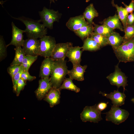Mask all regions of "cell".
<instances>
[{"instance_id":"23","label":"cell","mask_w":134,"mask_h":134,"mask_svg":"<svg viewBox=\"0 0 134 134\" xmlns=\"http://www.w3.org/2000/svg\"><path fill=\"white\" fill-rule=\"evenodd\" d=\"M99 44L91 37H88L85 39L83 44L81 47L83 51H95L100 49Z\"/></svg>"},{"instance_id":"9","label":"cell","mask_w":134,"mask_h":134,"mask_svg":"<svg viewBox=\"0 0 134 134\" xmlns=\"http://www.w3.org/2000/svg\"><path fill=\"white\" fill-rule=\"evenodd\" d=\"M72 46V43L71 42L56 44L50 57L54 61L65 60L68 51Z\"/></svg>"},{"instance_id":"15","label":"cell","mask_w":134,"mask_h":134,"mask_svg":"<svg viewBox=\"0 0 134 134\" xmlns=\"http://www.w3.org/2000/svg\"><path fill=\"white\" fill-rule=\"evenodd\" d=\"M60 90L59 88L52 87L44 98V100L47 102L50 107L59 103L60 99Z\"/></svg>"},{"instance_id":"24","label":"cell","mask_w":134,"mask_h":134,"mask_svg":"<svg viewBox=\"0 0 134 134\" xmlns=\"http://www.w3.org/2000/svg\"><path fill=\"white\" fill-rule=\"evenodd\" d=\"M94 27L93 25L89 24L81 27L74 32L75 34L82 40H84L93 33Z\"/></svg>"},{"instance_id":"28","label":"cell","mask_w":134,"mask_h":134,"mask_svg":"<svg viewBox=\"0 0 134 134\" xmlns=\"http://www.w3.org/2000/svg\"><path fill=\"white\" fill-rule=\"evenodd\" d=\"M38 56L25 55L21 65L23 67L24 71H28L31 66L37 59Z\"/></svg>"},{"instance_id":"25","label":"cell","mask_w":134,"mask_h":134,"mask_svg":"<svg viewBox=\"0 0 134 134\" xmlns=\"http://www.w3.org/2000/svg\"><path fill=\"white\" fill-rule=\"evenodd\" d=\"M15 56L10 65H21L25 56L24 52L21 46L16 47L14 48Z\"/></svg>"},{"instance_id":"38","label":"cell","mask_w":134,"mask_h":134,"mask_svg":"<svg viewBox=\"0 0 134 134\" xmlns=\"http://www.w3.org/2000/svg\"><path fill=\"white\" fill-rule=\"evenodd\" d=\"M108 102H100L97 105L96 107L98 110L101 111L104 110L107 107Z\"/></svg>"},{"instance_id":"35","label":"cell","mask_w":134,"mask_h":134,"mask_svg":"<svg viewBox=\"0 0 134 134\" xmlns=\"http://www.w3.org/2000/svg\"><path fill=\"white\" fill-rule=\"evenodd\" d=\"M21 78L25 81H32L36 78L35 76L31 75L28 71L24 70L21 75Z\"/></svg>"},{"instance_id":"21","label":"cell","mask_w":134,"mask_h":134,"mask_svg":"<svg viewBox=\"0 0 134 134\" xmlns=\"http://www.w3.org/2000/svg\"><path fill=\"white\" fill-rule=\"evenodd\" d=\"M108 44L112 46L113 48L118 47L123 43V37L120 34L114 31L107 37Z\"/></svg>"},{"instance_id":"12","label":"cell","mask_w":134,"mask_h":134,"mask_svg":"<svg viewBox=\"0 0 134 134\" xmlns=\"http://www.w3.org/2000/svg\"><path fill=\"white\" fill-rule=\"evenodd\" d=\"M12 27V37L10 42L6 45L7 47L10 45H13L16 47L23 45L24 40L23 39V34L25 31L21 30L17 27L13 22L11 23Z\"/></svg>"},{"instance_id":"6","label":"cell","mask_w":134,"mask_h":134,"mask_svg":"<svg viewBox=\"0 0 134 134\" xmlns=\"http://www.w3.org/2000/svg\"><path fill=\"white\" fill-rule=\"evenodd\" d=\"M38 55L45 58L50 57L56 44L55 38L45 35L40 38Z\"/></svg>"},{"instance_id":"32","label":"cell","mask_w":134,"mask_h":134,"mask_svg":"<svg viewBox=\"0 0 134 134\" xmlns=\"http://www.w3.org/2000/svg\"><path fill=\"white\" fill-rule=\"evenodd\" d=\"M21 65H10L7 68V70L12 80L15 75L18 73L22 67Z\"/></svg>"},{"instance_id":"29","label":"cell","mask_w":134,"mask_h":134,"mask_svg":"<svg viewBox=\"0 0 134 134\" xmlns=\"http://www.w3.org/2000/svg\"><path fill=\"white\" fill-rule=\"evenodd\" d=\"M90 35L91 37L96 42L100 47L108 45L107 37L100 34H95L93 32Z\"/></svg>"},{"instance_id":"36","label":"cell","mask_w":134,"mask_h":134,"mask_svg":"<svg viewBox=\"0 0 134 134\" xmlns=\"http://www.w3.org/2000/svg\"><path fill=\"white\" fill-rule=\"evenodd\" d=\"M122 3L125 7V8L128 13L133 12L134 11V0H132L128 5L123 2H122Z\"/></svg>"},{"instance_id":"2","label":"cell","mask_w":134,"mask_h":134,"mask_svg":"<svg viewBox=\"0 0 134 134\" xmlns=\"http://www.w3.org/2000/svg\"><path fill=\"white\" fill-rule=\"evenodd\" d=\"M66 62L65 60L54 61L53 68L50 78L52 87L59 88L66 78L68 70Z\"/></svg>"},{"instance_id":"5","label":"cell","mask_w":134,"mask_h":134,"mask_svg":"<svg viewBox=\"0 0 134 134\" xmlns=\"http://www.w3.org/2000/svg\"><path fill=\"white\" fill-rule=\"evenodd\" d=\"M106 120L110 121L115 124L119 125L124 122L128 118L129 114L126 110L113 105L110 110L105 113Z\"/></svg>"},{"instance_id":"27","label":"cell","mask_w":134,"mask_h":134,"mask_svg":"<svg viewBox=\"0 0 134 134\" xmlns=\"http://www.w3.org/2000/svg\"><path fill=\"white\" fill-rule=\"evenodd\" d=\"M73 80L70 77L65 78L59 89L60 91L65 89L73 91L77 93L79 92L80 89L74 84Z\"/></svg>"},{"instance_id":"26","label":"cell","mask_w":134,"mask_h":134,"mask_svg":"<svg viewBox=\"0 0 134 134\" xmlns=\"http://www.w3.org/2000/svg\"><path fill=\"white\" fill-rule=\"evenodd\" d=\"M93 24L94 26L93 33L95 34H100L107 37L114 31V30L111 29L103 24L99 25L94 22Z\"/></svg>"},{"instance_id":"22","label":"cell","mask_w":134,"mask_h":134,"mask_svg":"<svg viewBox=\"0 0 134 134\" xmlns=\"http://www.w3.org/2000/svg\"><path fill=\"white\" fill-rule=\"evenodd\" d=\"M114 1V0H112L111 3L113 6L115 7L117 10L118 15L123 25L124 31L127 26V21L129 13L125 8L119 6L117 4H115Z\"/></svg>"},{"instance_id":"13","label":"cell","mask_w":134,"mask_h":134,"mask_svg":"<svg viewBox=\"0 0 134 134\" xmlns=\"http://www.w3.org/2000/svg\"><path fill=\"white\" fill-rule=\"evenodd\" d=\"M89 24L83 15H80L70 17L67 22L66 25L69 29L74 32L82 27Z\"/></svg>"},{"instance_id":"16","label":"cell","mask_w":134,"mask_h":134,"mask_svg":"<svg viewBox=\"0 0 134 134\" xmlns=\"http://www.w3.org/2000/svg\"><path fill=\"white\" fill-rule=\"evenodd\" d=\"M54 63V60L50 57L45 58L40 67L39 77L41 78L49 77L51 75Z\"/></svg>"},{"instance_id":"19","label":"cell","mask_w":134,"mask_h":134,"mask_svg":"<svg viewBox=\"0 0 134 134\" xmlns=\"http://www.w3.org/2000/svg\"><path fill=\"white\" fill-rule=\"evenodd\" d=\"M87 65H80L73 66L72 69L68 70L67 74L73 79L82 81L84 80V74L87 67Z\"/></svg>"},{"instance_id":"31","label":"cell","mask_w":134,"mask_h":134,"mask_svg":"<svg viewBox=\"0 0 134 134\" xmlns=\"http://www.w3.org/2000/svg\"><path fill=\"white\" fill-rule=\"evenodd\" d=\"M6 45L3 37H0V60L1 61L7 56Z\"/></svg>"},{"instance_id":"17","label":"cell","mask_w":134,"mask_h":134,"mask_svg":"<svg viewBox=\"0 0 134 134\" xmlns=\"http://www.w3.org/2000/svg\"><path fill=\"white\" fill-rule=\"evenodd\" d=\"M81 47L79 46H72L67 53V57L72 63L73 66L80 65L81 55L83 51L81 50Z\"/></svg>"},{"instance_id":"10","label":"cell","mask_w":134,"mask_h":134,"mask_svg":"<svg viewBox=\"0 0 134 134\" xmlns=\"http://www.w3.org/2000/svg\"><path fill=\"white\" fill-rule=\"evenodd\" d=\"M39 44L37 38L29 37L25 40L22 47L25 55L38 56Z\"/></svg>"},{"instance_id":"34","label":"cell","mask_w":134,"mask_h":134,"mask_svg":"<svg viewBox=\"0 0 134 134\" xmlns=\"http://www.w3.org/2000/svg\"><path fill=\"white\" fill-rule=\"evenodd\" d=\"M26 85L25 81L22 78H20L18 80L17 84L16 93L17 96H19L21 91L23 90Z\"/></svg>"},{"instance_id":"8","label":"cell","mask_w":134,"mask_h":134,"mask_svg":"<svg viewBox=\"0 0 134 134\" xmlns=\"http://www.w3.org/2000/svg\"><path fill=\"white\" fill-rule=\"evenodd\" d=\"M119 63L115 66L114 72L110 74L106 77L111 85H115L118 89L122 86L124 92L126 90L125 87L128 85L127 77L125 74L121 71L118 66Z\"/></svg>"},{"instance_id":"14","label":"cell","mask_w":134,"mask_h":134,"mask_svg":"<svg viewBox=\"0 0 134 134\" xmlns=\"http://www.w3.org/2000/svg\"><path fill=\"white\" fill-rule=\"evenodd\" d=\"M124 92L121 93L118 89L109 94H106L100 91L99 93L107 98L110 99L113 105L119 106L124 104L125 103L126 96Z\"/></svg>"},{"instance_id":"20","label":"cell","mask_w":134,"mask_h":134,"mask_svg":"<svg viewBox=\"0 0 134 134\" xmlns=\"http://www.w3.org/2000/svg\"><path fill=\"white\" fill-rule=\"evenodd\" d=\"M83 15L89 24L93 25V20L94 18L98 16L99 13L93 4L91 3L86 8Z\"/></svg>"},{"instance_id":"18","label":"cell","mask_w":134,"mask_h":134,"mask_svg":"<svg viewBox=\"0 0 134 134\" xmlns=\"http://www.w3.org/2000/svg\"><path fill=\"white\" fill-rule=\"evenodd\" d=\"M118 15L116 14L112 16H110L104 19L100 23L105 25L109 28L114 30L117 29L121 31L124 32L123 26L120 21Z\"/></svg>"},{"instance_id":"4","label":"cell","mask_w":134,"mask_h":134,"mask_svg":"<svg viewBox=\"0 0 134 134\" xmlns=\"http://www.w3.org/2000/svg\"><path fill=\"white\" fill-rule=\"evenodd\" d=\"M40 22L46 27L52 29L53 25L55 22H59L62 14L58 11L48 9L44 7L42 11H39Z\"/></svg>"},{"instance_id":"3","label":"cell","mask_w":134,"mask_h":134,"mask_svg":"<svg viewBox=\"0 0 134 134\" xmlns=\"http://www.w3.org/2000/svg\"><path fill=\"white\" fill-rule=\"evenodd\" d=\"M113 49L119 63L134 62V36L119 47Z\"/></svg>"},{"instance_id":"37","label":"cell","mask_w":134,"mask_h":134,"mask_svg":"<svg viewBox=\"0 0 134 134\" xmlns=\"http://www.w3.org/2000/svg\"><path fill=\"white\" fill-rule=\"evenodd\" d=\"M127 24V26L131 25L134 24V13H131L128 15Z\"/></svg>"},{"instance_id":"39","label":"cell","mask_w":134,"mask_h":134,"mask_svg":"<svg viewBox=\"0 0 134 134\" xmlns=\"http://www.w3.org/2000/svg\"><path fill=\"white\" fill-rule=\"evenodd\" d=\"M50 1V3H51L52 2L55 3V1H57V0H49Z\"/></svg>"},{"instance_id":"1","label":"cell","mask_w":134,"mask_h":134,"mask_svg":"<svg viewBox=\"0 0 134 134\" xmlns=\"http://www.w3.org/2000/svg\"><path fill=\"white\" fill-rule=\"evenodd\" d=\"M12 17L20 21L25 24L26 29L24 30L28 38H40L47 34V28L41 24L39 20H35L24 16Z\"/></svg>"},{"instance_id":"7","label":"cell","mask_w":134,"mask_h":134,"mask_svg":"<svg viewBox=\"0 0 134 134\" xmlns=\"http://www.w3.org/2000/svg\"><path fill=\"white\" fill-rule=\"evenodd\" d=\"M97 104L90 106H86L80 114L81 120L84 122L87 121L98 123L102 119L101 111L97 108Z\"/></svg>"},{"instance_id":"40","label":"cell","mask_w":134,"mask_h":134,"mask_svg":"<svg viewBox=\"0 0 134 134\" xmlns=\"http://www.w3.org/2000/svg\"><path fill=\"white\" fill-rule=\"evenodd\" d=\"M90 0H86V2H89Z\"/></svg>"},{"instance_id":"33","label":"cell","mask_w":134,"mask_h":134,"mask_svg":"<svg viewBox=\"0 0 134 134\" xmlns=\"http://www.w3.org/2000/svg\"><path fill=\"white\" fill-rule=\"evenodd\" d=\"M22 67L20 70L14 76L12 80L13 83V90L16 93L17 84L18 80L21 78L22 73L24 70L23 67Z\"/></svg>"},{"instance_id":"11","label":"cell","mask_w":134,"mask_h":134,"mask_svg":"<svg viewBox=\"0 0 134 134\" xmlns=\"http://www.w3.org/2000/svg\"><path fill=\"white\" fill-rule=\"evenodd\" d=\"M38 82V87L35 93L37 99L41 100L44 98L52 87L49 77L41 78Z\"/></svg>"},{"instance_id":"30","label":"cell","mask_w":134,"mask_h":134,"mask_svg":"<svg viewBox=\"0 0 134 134\" xmlns=\"http://www.w3.org/2000/svg\"><path fill=\"white\" fill-rule=\"evenodd\" d=\"M124 32L125 34L123 37V43L129 41L134 36V24L131 25L127 26Z\"/></svg>"}]
</instances>
